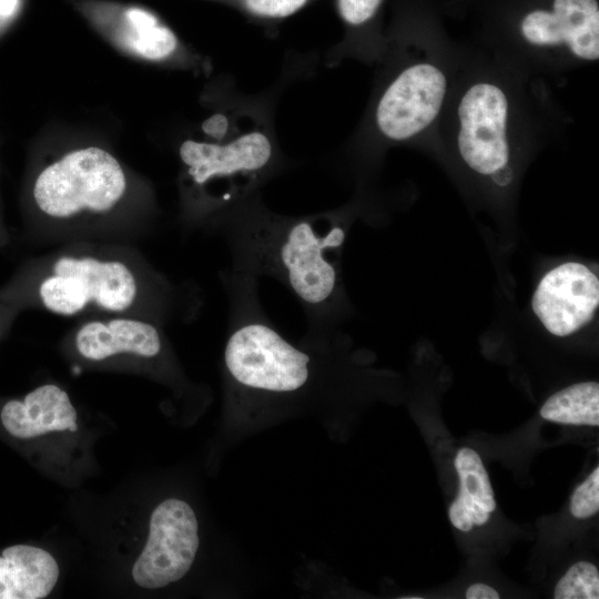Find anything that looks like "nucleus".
<instances>
[{"label": "nucleus", "mask_w": 599, "mask_h": 599, "mask_svg": "<svg viewBox=\"0 0 599 599\" xmlns=\"http://www.w3.org/2000/svg\"><path fill=\"white\" fill-rule=\"evenodd\" d=\"M58 578V564L44 549L13 545L0 554V599H42Z\"/></svg>", "instance_id": "13"}, {"label": "nucleus", "mask_w": 599, "mask_h": 599, "mask_svg": "<svg viewBox=\"0 0 599 599\" xmlns=\"http://www.w3.org/2000/svg\"><path fill=\"white\" fill-rule=\"evenodd\" d=\"M499 593L485 583H474L466 591L467 599H498Z\"/></svg>", "instance_id": "20"}, {"label": "nucleus", "mask_w": 599, "mask_h": 599, "mask_svg": "<svg viewBox=\"0 0 599 599\" xmlns=\"http://www.w3.org/2000/svg\"><path fill=\"white\" fill-rule=\"evenodd\" d=\"M542 418L570 425H599V384L583 382L550 396L540 409Z\"/></svg>", "instance_id": "15"}, {"label": "nucleus", "mask_w": 599, "mask_h": 599, "mask_svg": "<svg viewBox=\"0 0 599 599\" xmlns=\"http://www.w3.org/2000/svg\"><path fill=\"white\" fill-rule=\"evenodd\" d=\"M126 190L119 161L103 149L73 150L44 167L33 185L38 209L54 220L82 214H104L114 209Z\"/></svg>", "instance_id": "2"}, {"label": "nucleus", "mask_w": 599, "mask_h": 599, "mask_svg": "<svg viewBox=\"0 0 599 599\" xmlns=\"http://www.w3.org/2000/svg\"><path fill=\"white\" fill-rule=\"evenodd\" d=\"M199 525L191 506L170 498L152 512L149 537L132 568L134 581L156 589L180 580L190 570L199 549Z\"/></svg>", "instance_id": "5"}, {"label": "nucleus", "mask_w": 599, "mask_h": 599, "mask_svg": "<svg viewBox=\"0 0 599 599\" xmlns=\"http://www.w3.org/2000/svg\"><path fill=\"white\" fill-rule=\"evenodd\" d=\"M231 254V270L270 277L300 303L307 329L334 331L345 308L339 256L346 225L323 213L286 217L244 201L216 219Z\"/></svg>", "instance_id": "1"}, {"label": "nucleus", "mask_w": 599, "mask_h": 599, "mask_svg": "<svg viewBox=\"0 0 599 599\" xmlns=\"http://www.w3.org/2000/svg\"><path fill=\"white\" fill-rule=\"evenodd\" d=\"M383 0H336L337 11L349 26L358 27L368 22L377 12Z\"/></svg>", "instance_id": "19"}, {"label": "nucleus", "mask_w": 599, "mask_h": 599, "mask_svg": "<svg viewBox=\"0 0 599 599\" xmlns=\"http://www.w3.org/2000/svg\"><path fill=\"white\" fill-rule=\"evenodd\" d=\"M445 74L435 65L405 69L386 89L376 110L380 132L406 140L425 130L437 116L446 93Z\"/></svg>", "instance_id": "7"}, {"label": "nucleus", "mask_w": 599, "mask_h": 599, "mask_svg": "<svg viewBox=\"0 0 599 599\" xmlns=\"http://www.w3.org/2000/svg\"><path fill=\"white\" fill-rule=\"evenodd\" d=\"M459 476V494L449 507L454 527L469 531L475 525H485L496 509V500L487 470L479 455L470 448H461L455 458Z\"/></svg>", "instance_id": "14"}, {"label": "nucleus", "mask_w": 599, "mask_h": 599, "mask_svg": "<svg viewBox=\"0 0 599 599\" xmlns=\"http://www.w3.org/2000/svg\"><path fill=\"white\" fill-rule=\"evenodd\" d=\"M556 599H598L599 572L595 565L578 561L557 582Z\"/></svg>", "instance_id": "16"}, {"label": "nucleus", "mask_w": 599, "mask_h": 599, "mask_svg": "<svg viewBox=\"0 0 599 599\" xmlns=\"http://www.w3.org/2000/svg\"><path fill=\"white\" fill-rule=\"evenodd\" d=\"M136 293V280L125 264L91 256L60 257L39 287L44 307L67 316L89 304L122 312L133 304Z\"/></svg>", "instance_id": "4"}, {"label": "nucleus", "mask_w": 599, "mask_h": 599, "mask_svg": "<svg viewBox=\"0 0 599 599\" xmlns=\"http://www.w3.org/2000/svg\"><path fill=\"white\" fill-rule=\"evenodd\" d=\"M599 509V468L596 467L587 479L573 491L570 511L573 517L583 519L591 517Z\"/></svg>", "instance_id": "18"}, {"label": "nucleus", "mask_w": 599, "mask_h": 599, "mask_svg": "<svg viewBox=\"0 0 599 599\" xmlns=\"http://www.w3.org/2000/svg\"><path fill=\"white\" fill-rule=\"evenodd\" d=\"M599 304L597 275L581 263H564L539 282L531 306L542 325L556 336L570 335L587 325Z\"/></svg>", "instance_id": "8"}, {"label": "nucleus", "mask_w": 599, "mask_h": 599, "mask_svg": "<svg viewBox=\"0 0 599 599\" xmlns=\"http://www.w3.org/2000/svg\"><path fill=\"white\" fill-rule=\"evenodd\" d=\"M180 156L192 183L204 190L205 205L216 210L242 201L266 173L273 158L270 140L250 132L227 143L187 140Z\"/></svg>", "instance_id": "3"}, {"label": "nucleus", "mask_w": 599, "mask_h": 599, "mask_svg": "<svg viewBox=\"0 0 599 599\" xmlns=\"http://www.w3.org/2000/svg\"><path fill=\"white\" fill-rule=\"evenodd\" d=\"M85 12L112 43L132 55L159 61L176 50L173 31L144 8L93 1Z\"/></svg>", "instance_id": "9"}, {"label": "nucleus", "mask_w": 599, "mask_h": 599, "mask_svg": "<svg viewBox=\"0 0 599 599\" xmlns=\"http://www.w3.org/2000/svg\"><path fill=\"white\" fill-rule=\"evenodd\" d=\"M78 352L88 359L102 361L120 353L154 357L162 349L159 329L143 321L112 318L82 325L75 335Z\"/></svg>", "instance_id": "12"}, {"label": "nucleus", "mask_w": 599, "mask_h": 599, "mask_svg": "<svg viewBox=\"0 0 599 599\" xmlns=\"http://www.w3.org/2000/svg\"><path fill=\"white\" fill-rule=\"evenodd\" d=\"M263 19H283L304 8L311 0H225Z\"/></svg>", "instance_id": "17"}, {"label": "nucleus", "mask_w": 599, "mask_h": 599, "mask_svg": "<svg viewBox=\"0 0 599 599\" xmlns=\"http://www.w3.org/2000/svg\"><path fill=\"white\" fill-rule=\"evenodd\" d=\"M507 115V98L495 84H474L460 100L458 150L466 164L479 174H496L508 163Z\"/></svg>", "instance_id": "6"}, {"label": "nucleus", "mask_w": 599, "mask_h": 599, "mask_svg": "<svg viewBox=\"0 0 599 599\" xmlns=\"http://www.w3.org/2000/svg\"><path fill=\"white\" fill-rule=\"evenodd\" d=\"M521 33L535 45L565 43L578 58H599V7L596 0H554L552 12L535 10L521 21Z\"/></svg>", "instance_id": "10"}, {"label": "nucleus", "mask_w": 599, "mask_h": 599, "mask_svg": "<svg viewBox=\"0 0 599 599\" xmlns=\"http://www.w3.org/2000/svg\"><path fill=\"white\" fill-rule=\"evenodd\" d=\"M0 420L6 432L19 439L78 429L77 412L68 394L52 384L35 388L23 399L7 402L1 408Z\"/></svg>", "instance_id": "11"}, {"label": "nucleus", "mask_w": 599, "mask_h": 599, "mask_svg": "<svg viewBox=\"0 0 599 599\" xmlns=\"http://www.w3.org/2000/svg\"><path fill=\"white\" fill-rule=\"evenodd\" d=\"M18 0H0V16H10L16 7Z\"/></svg>", "instance_id": "21"}]
</instances>
